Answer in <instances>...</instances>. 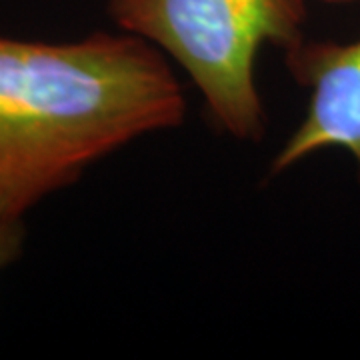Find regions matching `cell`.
Listing matches in <instances>:
<instances>
[{"mask_svg": "<svg viewBox=\"0 0 360 360\" xmlns=\"http://www.w3.org/2000/svg\"><path fill=\"white\" fill-rule=\"evenodd\" d=\"M184 116V92L162 52L134 34L0 37V220H22L98 160L179 129Z\"/></svg>", "mask_w": 360, "mask_h": 360, "instance_id": "1", "label": "cell"}, {"mask_svg": "<svg viewBox=\"0 0 360 360\" xmlns=\"http://www.w3.org/2000/svg\"><path fill=\"white\" fill-rule=\"evenodd\" d=\"M108 14L122 32L179 63L219 129L236 141H262L258 54L304 40V0H108Z\"/></svg>", "mask_w": 360, "mask_h": 360, "instance_id": "2", "label": "cell"}, {"mask_svg": "<svg viewBox=\"0 0 360 360\" xmlns=\"http://www.w3.org/2000/svg\"><path fill=\"white\" fill-rule=\"evenodd\" d=\"M296 82L310 90L307 115L270 162V176L319 150L342 148L354 158L360 180V39L302 40L284 51Z\"/></svg>", "mask_w": 360, "mask_h": 360, "instance_id": "3", "label": "cell"}, {"mask_svg": "<svg viewBox=\"0 0 360 360\" xmlns=\"http://www.w3.org/2000/svg\"><path fill=\"white\" fill-rule=\"evenodd\" d=\"M25 240L26 229L22 220H0V269L20 258Z\"/></svg>", "mask_w": 360, "mask_h": 360, "instance_id": "4", "label": "cell"}, {"mask_svg": "<svg viewBox=\"0 0 360 360\" xmlns=\"http://www.w3.org/2000/svg\"><path fill=\"white\" fill-rule=\"evenodd\" d=\"M324 2H350V0H324Z\"/></svg>", "mask_w": 360, "mask_h": 360, "instance_id": "5", "label": "cell"}]
</instances>
